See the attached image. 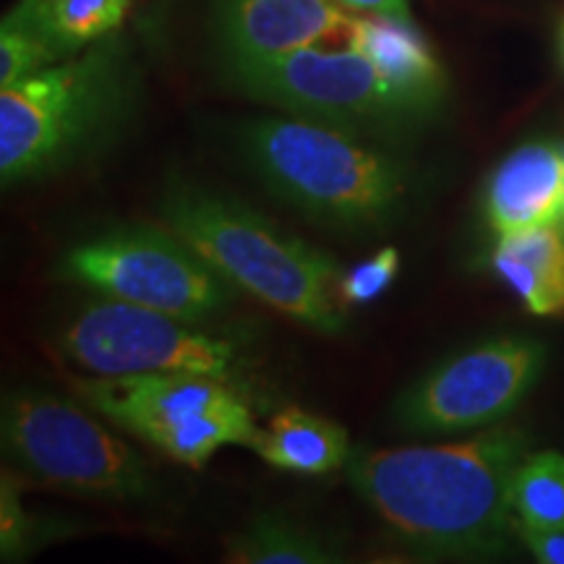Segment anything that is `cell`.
Listing matches in <instances>:
<instances>
[{"label":"cell","instance_id":"obj_1","mask_svg":"<svg viewBox=\"0 0 564 564\" xmlns=\"http://www.w3.org/2000/svg\"><path fill=\"white\" fill-rule=\"evenodd\" d=\"M525 436L491 429L436 447L352 449L345 474L400 541L429 554L502 552L514 533L512 481Z\"/></svg>","mask_w":564,"mask_h":564},{"label":"cell","instance_id":"obj_2","mask_svg":"<svg viewBox=\"0 0 564 564\" xmlns=\"http://www.w3.org/2000/svg\"><path fill=\"white\" fill-rule=\"evenodd\" d=\"M162 228L192 246L225 282L319 333H340L343 274L335 259L288 236L262 215L223 196L175 188L162 199Z\"/></svg>","mask_w":564,"mask_h":564},{"label":"cell","instance_id":"obj_3","mask_svg":"<svg viewBox=\"0 0 564 564\" xmlns=\"http://www.w3.org/2000/svg\"><path fill=\"white\" fill-rule=\"evenodd\" d=\"M238 150L280 202L345 230L382 228L408 196L403 162L329 123L253 118Z\"/></svg>","mask_w":564,"mask_h":564},{"label":"cell","instance_id":"obj_4","mask_svg":"<svg viewBox=\"0 0 564 564\" xmlns=\"http://www.w3.org/2000/svg\"><path fill=\"white\" fill-rule=\"evenodd\" d=\"M74 387L102 419L192 468L230 444L251 449L259 432L228 379L207 373H123L76 379Z\"/></svg>","mask_w":564,"mask_h":564},{"label":"cell","instance_id":"obj_5","mask_svg":"<svg viewBox=\"0 0 564 564\" xmlns=\"http://www.w3.org/2000/svg\"><path fill=\"white\" fill-rule=\"evenodd\" d=\"M118 84L110 55L37 70L0 91V178L3 186L58 171L105 129L116 112Z\"/></svg>","mask_w":564,"mask_h":564},{"label":"cell","instance_id":"obj_6","mask_svg":"<svg viewBox=\"0 0 564 564\" xmlns=\"http://www.w3.org/2000/svg\"><path fill=\"white\" fill-rule=\"evenodd\" d=\"M230 74L246 95L272 108L352 133L408 129L434 110L350 45L345 51L312 45L264 58H230Z\"/></svg>","mask_w":564,"mask_h":564},{"label":"cell","instance_id":"obj_7","mask_svg":"<svg viewBox=\"0 0 564 564\" xmlns=\"http://www.w3.org/2000/svg\"><path fill=\"white\" fill-rule=\"evenodd\" d=\"M0 429L13 465L53 489L110 502L147 497L152 489L150 468L131 444L58 394H11Z\"/></svg>","mask_w":564,"mask_h":564},{"label":"cell","instance_id":"obj_8","mask_svg":"<svg viewBox=\"0 0 564 564\" xmlns=\"http://www.w3.org/2000/svg\"><path fill=\"white\" fill-rule=\"evenodd\" d=\"M61 274L105 299L186 322H199L228 301L220 274L167 228H131L91 238L66 253Z\"/></svg>","mask_w":564,"mask_h":564},{"label":"cell","instance_id":"obj_9","mask_svg":"<svg viewBox=\"0 0 564 564\" xmlns=\"http://www.w3.org/2000/svg\"><path fill=\"white\" fill-rule=\"evenodd\" d=\"M194 322L116 299L84 306L61 333L68 361L95 377L123 373H207L230 379L238 369L232 343L192 327Z\"/></svg>","mask_w":564,"mask_h":564},{"label":"cell","instance_id":"obj_10","mask_svg":"<svg viewBox=\"0 0 564 564\" xmlns=\"http://www.w3.org/2000/svg\"><path fill=\"white\" fill-rule=\"evenodd\" d=\"M544 366V348L528 337H499L421 379L400 400L398 419L413 434H460L512 411Z\"/></svg>","mask_w":564,"mask_h":564},{"label":"cell","instance_id":"obj_11","mask_svg":"<svg viewBox=\"0 0 564 564\" xmlns=\"http://www.w3.org/2000/svg\"><path fill=\"white\" fill-rule=\"evenodd\" d=\"M230 58H264L348 40L352 13L337 0H217Z\"/></svg>","mask_w":564,"mask_h":564},{"label":"cell","instance_id":"obj_12","mask_svg":"<svg viewBox=\"0 0 564 564\" xmlns=\"http://www.w3.org/2000/svg\"><path fill=\"white\" fill-rule=\"evenodd\" d=\"M486 220L497 238L564 223V152L531 141L507 154L486 186Z\"/></svg>","mask_w":564,"mask_h":564},{"label":"cell","instance_id":"obj_13","mask_svg":"<svg viewBox=\"0 0 564 564\" xmlns=\"http://www.w3.org/2000/svg\"><path fill=\"white\" fill-rule=\"evenodd\" d=\"M348 45L364 53L392 84L434 108L444 89L440 61L415 30L413 21L364 13L352 17Z\"/></svg>","mask_w":564,"mask_h":564},{"label":"cell","instance_id":"obj_14","mask_svg":"<svg viewBox=\"0 0 564 564\" xmlns=\"http://www.w3.org/2000/svg\"><path fill=\"white\" fill-rule=\"evenodd\" d=\"M491 267L531 314H564V236L556 225L499 238Z\"/></svg>","mask_w":564,"mask_h":564},{"label":"cell","instance_id":"obj_15","mask_svg":"<svg viewBox=\"0 0 564 564\" xmlns=\"http://www.w3.org/2000/svg\"><path fill=\"white\" fill-rule=\"evenodd\" d=\"M251 449L274 468L301 476H324L345 468L352 453L348 432L340 423L285 408L259 426Z\"/></svg>","mask_w":564,"mask_h":564},{"label":"cell","instance_id":"obj_16","mask_svg":"<svg viewBox=\"0 0 564 564\" xmlns=\"http://www.w3.org/2000/svg\"><path fill=\"white\" fill-rule=\"evenodd\" d=\"M131 0H21L13 17L32 24L61 58L121 24Z\"/></svg>","mask_w":564,"mask_h":564},{"label":"cell","instance_id":"obj_17","mask_svg":"<svg viewBox=\"0 0 564 564\" xmlns=\"http://www.w3.org/2000/svg\"><path fill=\"white\" fill-rule=\"evenodd\" d=\"M232 564H333L343 556L312 528L278 514H262L225 544Z\"/></svg>","mask_w":564,"mask_h":564},{"label":"cell","instance_id":"obj_18","mask_svg":"<svg viewBox=\"0 0 564 564\" xmlns=\"http://www.w3.org/2000/svg\"><path fill=\"white\" fill-rule=\"evenodd\" d=\"M514 525L564 528V455L535 453L512 481Z\"/></svg>","mask_w":564,"mask_h":564},{"label":"cell","instance_id":"obj_19","mask_svg":"<svg viewBox=\"0 0 564 564\" xmlns=\"http://www.w3.org/2000/svg\"><path fill=\"white\" fill-rule=\"evenodd\" d=\"M58 61L61 53L32 24L13 17V13L3 19V30H0V87L26 79V76L37 74V70Z\"/></svg>","mask_w":564,"mask_h":564},{"label":"cell","instance_id":"obj_20","mask_svg":"<svg viewBox=\"0 0 564 564\" xmlns=\"http://www.w3.org/2000/svg\"><path fill=\"white\" fill-rule=\"evenodd\" d=\"M400 267V253L382 249L343 274L340 291L345 303H371L392 285Z\"/></svg>","mask_w":564,"mask_h":564},{"label":"cell","instance_id":"obj_21","mask_svg":"<svg viewBox=\"0 0 564 564\" xmlns=\"http://www.w3.org/2000/svg\"><path fill=\"white\" fill-rule=\"evenodd\" d=\"M0 541H3L6 560L17 556L26 541V518L21 510L19 484L9 470L3 474V494H0Z\"/></svg>","mask_w":564,"mask_h":564},{"label":"cell","instance_id":"obj_22","mask_svg":"<svg viewBox=\"0 0 564 564\" xmlns=\"http://www.w3.org/2000/svg\"><path fill=\"white\" fill-rule=\"evenodd\" d=\"M514 535L544 564H564V528H525L514 525Z\"/></svg>","mask_w":564,"mask_h":564},{"label":"cell","instance_id":"obj_23","mask_svg":"<svg viewBox=\"0 0 564 564\" xmlns=\"http://www.w3.org/2000/svg\"><path fill=\"white\" fill-rule=\"evenodd\" d=\"M348 11H364V13H382V17L411 21V6L408 0H337Z\"/></svg>","mask_w":564,"mask_h":564},{"label":"cell","instance_id":"obj_24","mask_svg":"<svg viewBox=\"0 0 564 564\" xmlns=\"http://www.w3.org/2000/svg\"><path fill=\"white\" fill-rule=\"evenodd\" d=\"M562 58H564V24H562Z\"/></svg>","mask_w":564,"mask_h":564}]
</instances>
